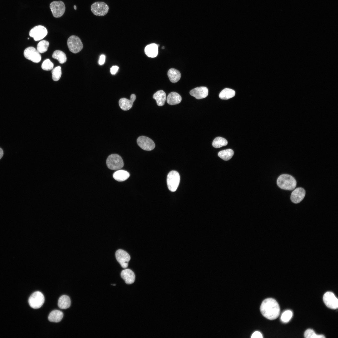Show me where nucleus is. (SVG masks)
<instances>
[{
	"label": "nucleus",
	"instance_id": "obj_1",
	"mask_svg": "<svg viewBox=\"0 0 338 338\" xmlns=\"http://www.w3.org/2000/svg\"><path fill=\"white\" fill-rule=\"evenodd\" d=\"M260 310L264 316L269 320L277 318L280 313V309L277 301L274 299L268 298L262 302Z\"/></svg>",
	"mask_w": 338,
	"mask_h": 338
},
{
	"label": "nucleus",
	"instance_id": "obj_2",
	"mask_svg": "<svg viewBox=\"0 0 338 338\" xmlns=\"http://www.w3.org/2000/svg\"><path fill=\"white\" fill-rule=\"evenodd\" d=\"M277 184L278 186L282 189L292 190L295 188L296 182L292 176L287 174H283L278 177Z\"/></svg>",
	"mask_w": 338,
	"mask_h": 338
},
{
	"label": "nucleus",
	"instance_id": "obj_3",
	"mask_svg": "<svg viewBox=\"0 0 338 338\" xmlns=\"http://www.w3.org/2000/svg\"><path fill=\"white\" fill-rule=\"evenodd\" d=\"M106 163L108 168L112 170L120 169L124 166L122 158L117 154H112L109 156L106 160Z\"/></svg>",
	"mask_w": 338,
	"mask_h": 338
},
{
	"label": "nucleus",
	"instance_id": "obj_4",
	"mask_svg": "<svg viewBox=\"0 0 338 338\" xmlns=\"http://www.w3.org/2000/svg\"><path fill=\"white\" fill-rule=\"evenodd\" d=\"M180 181V176L178 172L172 171L169 173L167 177V183L169 190L175 192L178 187Z\"/></svg>",
	"mask_w": 338,
	"mask_h": 338
},
{
	"label": "nucleus",
	"instance_id": "obj_5",
	"mask_svg": "<svg viewBox=\"0 0 338 338\" xmlns=\"http://www.w3.org/2000/svg\"><path fill=\"white\" fill-rule=\"evenodd\" d=\"M44 297L40 291H36L33 293L28 299V303L31 307L37 309L41 307L44 302Z\"/></svg>",
	"mask_w": 338,
	"mask_h": 338
},
{
	"label": "nucleus",
	"instance_id": "obj_6",
	"mask_svg": "<svg viewBox=\"0 0 338 338\" xmlns=\"http://www.w3.org/2000/svg\"><path fill=\"white\" fill-rule=\"evenodd\" d=\"M67 45L69 50L74 53L80 52L82 49L83 45L80 39L77 36L72 35L67 40Z\"/></svg>",
	"mask_w": 338,
	"mask_h": 338
},
{
	"label": "nucleus",
	"instance_id": "obj_7",
	"mask_svg": "<svg viewBox=\"0 0 338 338\" xmlns=\"http://www.w3.org/2000/svg\"><path fill=\"white\" fill-rule=\"evenodd\" d=\"M50 8L53 16L59 18L64 13L65 7L64 3L62 1H54L51 3Z\"/></svg>",
	"mask_w": 338,
	"mask_h": 338
},
{
	"label": "nucleus",
	"instance_id": "obj_8",
	"mask_svg": "<svg viewBox=\"0 0 338 338\" xmlns=\"http://www.w3.org/2000/svg\"><path fill=\"white\" fill-rule=\"evenodd\" d=\"M109 8L105 3L97 2L93 3L91 7V10L93 13L96 16H103L108 13Z\"/></svg>",
	"mask_w": 338,
	"mask_h": 338
},
{
	"label": "nucleus",
	"instance_id": "obj_9",
	"mask_svg": "<svg viewBox=\"0 0 338 338\" xmlns=\"http://www.w3.org/2000/svg\"><path fill=\"white\" fill-rule=\"evenodd\" d=\"M48 33L47 29L42 25H38L34 27L30 31L29 36L33 38L34 40L38 41L45 37Z\"/></svg>",
	"mask_w": 338,
	"mask_h": 338
},
{
	"label": "nucleus",
	"instance_id": "obj_10",
	"mask_svg": "<svg viewBox=\"0 0 338 338\" xmlns=\"http://www.w3.org/2000/svg\"><path fill=\"white\" fill-rule=\"evenodd\" d=\"M323 301L327 307L332 309L338 307V300L334 294L330 291L326 292L323 296Z\"/></svg>",
	"mask_w": 338,
	"mask_h": 338
},
{
	"label": "nucleus",
	"instance_id": "obj_11",
	"mask_svg": "<svg viewBox=\"0 0 338 338\" xmlns=\"http://www.w3.org/2000/svg\"><path fill=\"white\" fill-rule=\"evenodd\" d=\"M23 54L26 59L34 63H38L41 60V57L39 53L33 47L26 48L24 50Z\"/></svg>",
	"mask_w": 338,
	"mask_h": 338
},
{
	"label": "nucleus",
	"instance_id": "obj_12",
	"mask_svg": "<svg viewBox=\"0 0 338 338\" xmlns=\"http://www.w3.org/2000/svg\"><path fill=\"white\" fill-rule=\"evenodd\" d=\"M138 145L142 149L146 151H150L153 150L155 146L154 141L149 138L141 136L137 140Z\"/></svg>",
	"mask_w": 338,
	"mask_h": 338
},
{
	"label": "nucleus",
	"instance_id": "obj_13",
	"mask_svg": "<svg viewBox=\"0 0 338 338\" xmlns=\"http://www.w3.org/2000/svg\"><path fill=\"white\" fill-rule=\"evenodd\" d=\"M115 255L117 261L121 267L124 268H126L131 259L129 254L124 250L119 249L116 252Z\"/></svg>",
	"mask_w": 338,
	"mask_h": 338
},
{
	"label": "nucleus",
	"instance_id": "obj_14",
	"mask_svg": "<svg viewBox=\"0 0 338 338\" xmlns=\"http://www.w3.org/2000/svg\"><path fill=\"white\" fill-rule=\"evenodd\" d=\"M305 195V189L302 187H298L292 192L290 199L293 203H298L303 200Z\"/></svg>",
	"mask_w": 338,
	"mask_h": 338
},
{
	"label": "nucleus",
	"instance_id": "obj_15",
	"mask_svg": "<svg viewBox=\"0 0 338 338\" xmlns=\"http://www.w3.org/2000/svg\"><path fill=\"white\" fill-rule=\"evenodd\" d=\"M208 92L207 87L201 86L192 90L190 92V94L196 99H201L206 98L207 96Z\"/></svg>",
	"mask_w": 338,
	"mask_h": 338
},
{
	"label": "nucleus",
	"instance_id": "obj_16",
	"mask_svg": "<svg viewBox=\"0 0 338 338\" xmlns=\"http://www.w3.org/2000/svg\"><path fill=\"white\" fill-rule=\"evenodd\" d=\"M136 95L134 94L131 95L130 99L123 98H121L119 101V104L120 108L124 110H127L130 109L132 106L134 102L136 99Z\"/></svg>",
	"mask_w": 338,
	"mask_h": 338
},
{
	"label": "nucleus",
	"instance_id": "obj_17",
	"mask_svg": "<svg viewBox=\"0 0 338 338\" xmlns=\"http://www.w3.org/2000/svg\"><path fill=\"white\" fill-rule=\"evenodd\" d=\"M121 276L127 284H132L135 281V274L130 269L123 270L121 273Z\"/></svg>",
	"mask_w": 338,
	"mask_h": 338
},
{
	"label": "nucleus",
	"instance_id": "obj_18",
	"mask_svg": "<svg viewBox=\"0 0 338 338\" xmlns=\"http://www.w3.org/2000/svg\"><path fill=\"white\" fill-rule=\"evenodd\" d=\"M145 52L149 57H156L158 54V46L156 44L153 43L147 45L145 48Z\"/></svg>",
	"mask_w": 338,
	"mask_h": 338
},
{
	"label": "nucleus",
	"instance_id": "obj_19",
	"mask_svg": "<svg viewBox=\"0 0 338 338\" xmlns=\"http://www.w3.org/2000/svg\"><path fill=\"white\" fill-rule=\"evenodd\" d=\"M166 100L167 103L169 105H177L180 103L182 100V97L177 93L173 92L169 93L168 95Z\"/></svg>",
	"mask_w": 338,
	"mask_h": 338
},
{
	"label": "nucleus",
	"instance_id": "obj_20",
	"mask_svg": "<svg viewBox=\"0 0 338 338\" xmlns=\"http://www.w3.org/2000/svg\"><path fill=\"white\" fill-rule=\"evenodd\" d=\"M153 97L156 100L158 106H162L164 105L166 97V93L164 91L159 90L157 91L153 95Z\"/></svg>",
	"mask_w": 338,
	"mask_h": 338
},
{
	"label": "nucleus",
	"instance_id": "obj_21",
	"mask_svg": "<svg viewBox=\"0 0 338 338\" xmlns=\"http://www.w3.org/2000/svg\"><path fill=\"white\" fill-rule=\"evenodd\" d=\"M63 317V314L62 311L58 310H54L50 313L48 318L50 322H59L61 320Z\"/></svg>",
	"mask_w": 338,
	"mask_h": 338
},
{
	"label": "nucleus",
	"instance_id": "obj_22",
	"mask_svg": "<svg viewBox=\"0 0 338 338\" xmlns=\"http://www.w3.org/2000/svg\"><path fill=\"white\" fill-rule=\"evenodd\" d=\"M130 174L127 171L124 170H119L115 172L113 174V177L116 180L122 182L127 179L130 176Z\"/></svg>",
	"mask_w": 338,
	"mask_h": 338
},
{
	"label": "nucleus",
	"instance_id": "obj_23",
	"mask_svg": "<svg viewBox=\"0 0 338 338\" xmlns=\"http://www.w3.org/2000/svg\"><path fill=\"white\" fill-rule=\"evenodd\" d=\"M167 75L170 80L173 83L178 82L181 77L180 72L174 68L170 69L168 71Z\"/></svg>",
	"mask_w": 338,
	"mask_h": 338
},
{
	"label": "nucleus",
	"instance_id": "obj_24",
	"mask_svg": "<svg viewBox=\"0 0 338 338\" xmlns=\"http://www.w3.org/2000/svg\"><path fill=\"white\" fill-rule=\"evenodd\" d=\"M70 299L67 295H63L59 299L58 306L61 309H67L70 306Z\"/></svg>",
	"mask_w": 338,
	"mask_h": 338
},
{
	"label": "nucleus",
	"instance_id": "obj_25",
	"mask_svg": "<svg viewBox=\"0 0 338 338\" xmlns=\"http://www.w3.org/2000/svg\"><path fill=\"white\" fill-rule=\"evenodd\" d=\"M235 94V91L232 89L226 88L220 93L219 98L223 100H228L233 97Z\"/></svg>",
	"mask_w": 338,
	"mask_h": 338
},
{
	"label": "nucleus",
	"instance_id": "obj_26",
	"mask_svg": "<svg viewBox=\"0 0 338 338\" xmlns=\"http://www.w3.org/2000/svg\"><path fill=\"white\" fill-rule=\"evenodd\" d=\"M234 151L231 149H229L219 151L218 155L219 157L224 161H228L233 157Z\"/></svg>",
	"mask_w": 338,
	"mask_h": 338
},
{
	"label": "nucleus",
	"instance_id": "obj_27",
	"mask_svg": "<svg viewBox=\"0 0 338 338\" xmlns=\"http://www.w3.org/2000/svg\"><path fill=\"white\" fill-rule=\"evenodd\" d=\"M52 57L58 60L59 62L61 64L65 63L67 60V57L65 54L60 50L55 51L52 54Z\"/></svg>",
	"mask_w": 338,
	"mask_h": 338
},
{
	"label": "nucleus",
	"instance_id": "obj_28",
	"mask_svg": "<svg viewBox=\"0 0 338 338\" xmlns=\"http://www.w3.org/2000/svg\"><path fill=\"white\" fill-rule=\"evenodd\" d=\"M228 144L227 140L221 137H216L213 140L212 145L216 148H219L222 146H226Z\"/></svg>",
	"mask_w": 338,
	"mask_h": 338
},
{
	"label": "nucleus",
	"instance_id": "obj_29",
	"mask_svg": "<svg viewBox=\"0 0 338 338\" xmlns=\"http://www.w3.org/2000/svg\"><path fill=\"white\" fill-rule=\"evenodd\" d=\"M49 45L48 41L45 40H42L37 45V50L39 53L45 52L47 51Z\"/></svg>",
	"mask_w": 338,
	"mask_h": 338
},
{
	"label": "nucleus",
	"instance_id": "obj_30",
	"mask_svg": "<svg viewBox=\"0 0 338 338\" xmlns=\"http://www.w3.org/2000/svg\"><path fill=\"white\" fill-rule=\"evenodd\" d=\"M304 337L305 338H325V337L322 335H317L315 333L314 330L311 329H309L306 330L304 334Z\"/></svg>",
	"mask_w": 338,
	"mask_h": 338
},
{
	"label": "nucleus",
	"instance_id": "obj_31",
	"mask_svg": "<svg viewBox=\"0 0 338 338\" xmlns=\"http://www.w3.org/2000/svg\"><path fill=\"white\" fill-rule=\"evenodd\" d=\"M52 77L54 81H58L60 78L62 72L61 67L57 66L52 71Z\"/></svg>",
	"mask_w": 338,
	"mask_h": 338
},
{
	"label": "nucleus",
	"instance_id": "obj_32",
	"mask_svg": "<svg viewBox=\"0 0 338 338\" xmlns=\"http://www.w3.org/2000/svg\"><path fill=\"white\" fill-rule=\"evenodd\" d=\"M293 315V313L290 310H286L282 314L281 320L284 323H287L291 319Z\"/></svg>",
	"mask_w": 338,
	"mask_h": 338
},
{
	"label": "nucleus",
	"instance_id": "obj_33",
	"mask_svg": "<svg viewBox=\"0 0 338 338\" xmlns=\"http://www.w3.org/2000/svg\"><path fill=\"white\" fill-rule=\"evenodd\" d=\"M53 67V63L49 59L44 60L41 65L42 68L43 70L47 71L52 69Z\"/></svg>",
	"mask_w": 338,
	"mask_h": 338
},
{
	"label": "nucleus",
	"instance_id": "obj_34",
	"mask_svg": "<svg viewBox=\"0 0 338 338\" xmlns=\"http://www.w3.org/2000/svg\"><path fill=\"white\" fill-rule=\"evenodd\" d=\"M263 336L261 333L258 331H255L252 335L251 337L252 338H262Z\"/></svg>",
	"mask_w": 338,
	"mask_h": 338
},
{
	"label": "nucleus",
	"instance_id": "obj_35",
	"mask_svg": "<svg viewBox=\"0 0 338 338\" xmlns=\"http://www.w3.org/2000/svg\"><path fill=\"white\" fill-rule=\"evenodd\" d=\"M105 56L104 55L102 54L100 57L99 63L100 65L103 64L105 62Z\"/></svg>",
	"mask_w": 338,
	"mask_h": 338
},
{
	"label": "nucleus",
	"instance_id": "obj_36",
	"mask_svg": "<svg viewBox=\"0 0 338 338\" xmlns=\"http://www.w3.org/2000/svg\"><path fill=\"white\" fill-rule=\"evenodd\" d=\"M119 69V67L117 66H114L110 68V73L112 74H114L116 73Z\"/></svg>",
	"mask_w": 338,
	"mask_h": 338
},
{
	"label": "nucleus",
	"instance_id": "obj_37",
	"mask_svg": "<svg viewBox=\"0 0 338 338\" xmlns=\"http://www.w3.org/2000/svg\"><path fill=\"white\" fill-rule=\"evenodd\" d=\"M3 154V150L0 148V159L2 157Z\"/></svg>",
	"mask_w": 338,
	"mask_h": 338
},
{
	"label": "nucleus",
	"instance_id": "obj_38",
	"mask_svg": "<svg viewBox=\"0 0 338 338\" xmlns=\"http://www.w3.org/2000/svg\"><path fill=\"white\" fill-rule=\"evenodd\" d=\"M74 9L75 10H76V6L75 5H74Z\"/></svg>",
	"mask_w": 338,
	"mask_h": 338
},
{
	"label": "nucleus",
	"instance_id": "obj_39",
	"mask_svg": "<svg viewBox=\"0 0 338 338\" xmlns=\"http://www.w3.org/2000/svg\"><path fill=\"white\" fill-rule=\"evenodd\" d=\"M164 49V47L163 46V47H162V49Z\"/></svg>",
	"mask_w": 338,
	"mask_h": 338
}]
</instances>
